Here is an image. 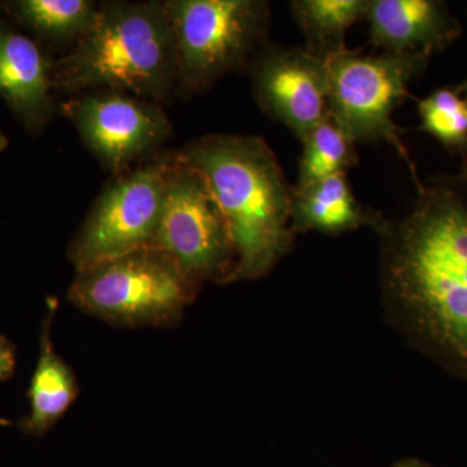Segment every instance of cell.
<instances>
[{
  "label": "cell",
  "instance_id": "cell-4",
  "mask_svg": "<svg viewBox=\"0 0 467 467\" xmlns=\"http://www.w3.org/2000/svg\"><path fill=\"white\" fill-rule=\"evenodd\" d=\"M201 287L167 252L144 247L76 270L67 299L116 327H173Z\"/></svg>",
  "mask_w": 467,
  "mask_h": 467
},
{
  "label": "cell",
  "instance_id": "cell-19",
  "mask_svg": "<svg viewBox=\"0 0 467 467\" xmlns=\"http://www.w3.org/2000/svg\"><path fill=\"white\" fill-rule=\"evenodd\" d=\"M16 368V347L8 337L0 335V382L9 379Z\"/></svg>",
  "mask_w": 467,
  "mask_h": 467
},
{
  "label": "cell",
  "instance_id": "cell-14",
  "mask_svg": "<svg viewBox=\"0 0 467 467\" xmlns=\"http://www.w3.org/2000/svg\"><path fill=\"white\" fill-rule=\"evenodd\" d=\"M291 226L295 234L319 232L328 235L373 229L379 212L362 207L346 174L333 175L306 186H292Z\"/></svg>",
  "mask_w": 467,
  "mask_h": 467
},
{
  "label": "cell",
  "instance_id": "cell-18",
  "mask_svg": "<svg viewBox=\"0 0 467 467\" xmlns=\"http://www.w3.org/2000/svg\"><path fill=\"white\" fill-rule=\"evenodd\" d=\"M420 130L432 135L451 155L460 156L467 167V112L457 88H436L417 100Z\"/></svg>",
  "mask_w": 467,
  "mask_h": 467
},
{
  "label": "cell",
  "instance_id": "cell-8",
  "mask_svg": "<svg viewBox=\"0 0 467 467\" xmlns=\"http://www.w3.org/2000/svg\"><path fill=\"white\" fill-rule=\"evenodd\" d=\"M171 152H159L130 171L112 175L67 247V259L76 270L152 247Z\"/></svg>",
  "mask_w": 467,
  "mask_h": 467
},
{
  "label": "cell",
  "instance_id": "cell-17",
  "mask_svg": "<svg viewBox=\"0 0 467 467\" xmlns=\"http://www.w3.org/2000/svg\"><path fill=\"white\" fill-rule=\"evenodd\" d=\"M301 143L299 178L295 186H306L333 175L346 174L358 165L356 143L331 113L315 126Z\"/></svg>",
  "mask_w": 467,
  "mask_h": 467
},
{
  "label": "cell",
  "instance_id": "cell-13",
  "mask_svg": "<svg viewBox=\"0 0 467 467\" xmlns=\"http://www.w3.org/2000/svg\"><path fill=\"white\" fill-rule=\"evenodd\" d=\"M57 304L48 301L47 315L43 318L39 335V356L27 389L30 410L18 423L27 435L47 434L61 420L79 395L75 370L55 349L52 342V322Z\"/></svg>",
  "mask_w": 467,
  "mask_h": 467
},
{
  "label": "cell",
  "instance_id": "cell-21",
  "mask_svg": "<svg viewBox=\"0 0 467 467\" xmlns=\"http://www.w3.org/2000/svg\"><path fill=\"white\" fill-rule=\"evenodd\" d=\"M457 90H459L461 98H462L463 104H465V109L467 112V79L463 81L462 84L456 86Z\"/></svg>",
  "mask_w": 467,
  "mask_h": 467
},
{
  "label": "cell",
  "instance_id": "cell-1",
  "mask_svg": "<svg viewBox=\"0 0 467 467\" xmlns=\"http://www.w3.org/2000/svg\"><path fill=\"white\" fill-rule=\"evenodd\" d=\"M414 187L404 213L373 227L384 306L416 348L467 380V167Z\"/></svg>",
  "mask_w": 467,
  "mask_h": 467
},
{
  "label": "cell",
  "instance_id": "cell-10",
  "mask_svg": "<svg viewBox=\"0 0 467 467\" xmlns=\"http://www.w3.org/2000/svg\"><path fill=\"white\" fill-rule=\"evenodd\" d=\"M247 73L261 110L300 140L330 113L327 63L306 47L267 42Z\"/></svg>",
  "mask_w": 467,
  "mask_h": 467
},
{
  "label": "cell",
  "instance_id": "cell-6",
  "mask_svg": "<svg viewBox=\"0 0 467 467\" xmlns=\"http://www.w3.org/2000/svg\"><path fill=\"white\" fill-rule=\"evenodd\" d=\"M425 52L362 54L343 51L327 61L328 109L355 143H387L407 162L413 181L416 165L402 143L393 112L411 98L409 85L429 67Z\"/></svg>",
  "mask_w": 467,
  "mask_h": 467
},
{
  "label": "cell",
  "instance_id": "cell-16",
  "mask_svg": "<svg viewBox=\"0 0 467 467\" xmlns=\"http://www.w3.org/2000/svg\"><path fill=\"white\" fill-rule=\"evenodd\" d=\"M18 24L52 45H76L97 21L99 3L91 0H17L5 3Z\"/></svg>",
  "mask_w": 467,
  "mask_h": 467
},
{
  "label": "cell",
  "instance_id": "cell-5",
  "mask_svg": "<svg viewBox=\"0 0 467 467\" xmlns=\"http://www.w3.org/2000/svg\"><path fill=\"white\" fill-rule=\"evenodd\" d=\"M175 51V97L184 101L211 90L223 77L247 73L269 42L266 0H165Z\"/></svg>",
  "mask_w": 467,
  "mask_h": 467
},
{
  "label": "cell",
  "instance_id": "cell-3",
  "mask_svg": "<svg viewBox=\"0 0 467 467\" xmlns=\"http://www.w3.org/2000/svg\"><path fill=\"white\" fill-rule=\"evenodd\" d=\"M54 90H119L165 106L175 99L177 51L165 0L99 3L85 36L54 60Z\"/></svg>",
  "mask_w": 467,
  "mask_h": 467
},
{
  "label": "cell",
  "instance_id": "cell-15",
  "mask_svg": "<svg viewBox=\"0 0 467 467\" xmlns=\"http://www.w3.org/2000/svg\"><path fill=\"white\" fill-rule=\"evenodd\" d=\"M368 0H294L292 16L306 38V50L327 63L347 50V32L367 16Z\"/></svg>",
  "mask_w": 467,
  "mask_h": 467
},
{
  "label": "cell",
  "instance_id": "cell-9",
  "mask_svg": "<svg viewBox=\"0 0 467 467\" xmlns=\"http://www.w3.org/2000/svg\"><path fill=\"white\" fill-rule=\"evenodd\" d=\"M101 167L112 175L124 173L158 155L173 125L153 101L119 90L73 95L60 106Z\"/></svg>",
  "mask_w": 467,
  "mask_h": 467
},
{
  "label": "cell",
  "instance_id": "cell-7",
  "mask_svg": "<svg viewBox=\"0 0 467 467\" xmlns=\"http://www.w3.org/2000/svg\"><path fill=\"white\" fill-rule=\"evenodd\" d=\"M152 247L167 252L199 285L232 284L235 251L223 209L204 175L171 152Z\"/></svg>",
  "mask_w": 467,
  "mask_h": 467
},
{
  "label": "cell",
  "instance_id": "cell-12",
  "mask_svg": "<svg viewBox=\"0 0 467 467\" xmlns=\"http://www.w3.org/2000/svg\"><path fill=\"white\" fill-rule=\"evenodd\" d=\"M368 38L386 52L444 51L462 34L459 18L441 0H368Z\"/></svg>",
  "mask_w": 467,
  "mask_h": 467
},
{
  "label": "cell",
  "instance_id": "cell-2",
  "mask_svg": "<svg viewBox=\"0 0 467 467\" xmlns=\"http://www.w3.org/2000/svg\"><path fill=\"white\" fill-rule=\"evenodd\" d=\"M216 196L232 234L235 267L232 284L269 275L294 243L292 186L261 137L208 134L182 150Z\"/></svg>",
  "mask_w": 467,
  "mask_h": 467
},
{
  "label": "cell",
  "instance_id": "cell-23",
  "mask_svg": "<svg viewBox=\"0 0 467 467\" xmlns=\"http://www.w3.org/2000/svg\"><path fill=\"white\" fill-rule=\"evenodd\" d=\"M11 425L8 420H5V418H0V426H8Z\"/></svg>",
  "mask_w": 467,
  "mask_h": 467
},
{
  "label": "cell",
  "instance_id": "cell-22",
  "mask_svg": "<svg viewBox=\"0 0 467 467\" xmlns=\"http://www.w3.org/2000/svg\"><path fill=\"white\" fill-rule=\"evenodd\" d=\"M8 146V140L5 138V135L0 131V152Z\"/></svg>",
  "mask_w": 467,
  "mask_h": 467
},
{
  "label": "cell",
  "instance_id": "cell-20",
  "mask_svg": "<svg viewBox=\"0 0 467 467\" xmlns=\"http://www.w3.org/2000/svg\"><path fill=\"white\" fill-rule=\"evenodd\" d=\"M392 467H434L417 459H404L393 463Z\"/></svg>",
  "mask_w": 467,
  "mask_h": 467
},
{
  "label": "cell",
  "instance_id": "cell-11",
  "mask_svg": "<svg viewBox=\"0 0 467 467\" xmlns=\"http://www.w3.org/2000/svg\"><path fill=\"white\" fill-rule=\"evenodd\" d=\"M54 60L0 17V97L29 133H41L55 113Z\"/></svg>",
  "mask_w": 467,
  "mask_h": 467
}]
</instances>
